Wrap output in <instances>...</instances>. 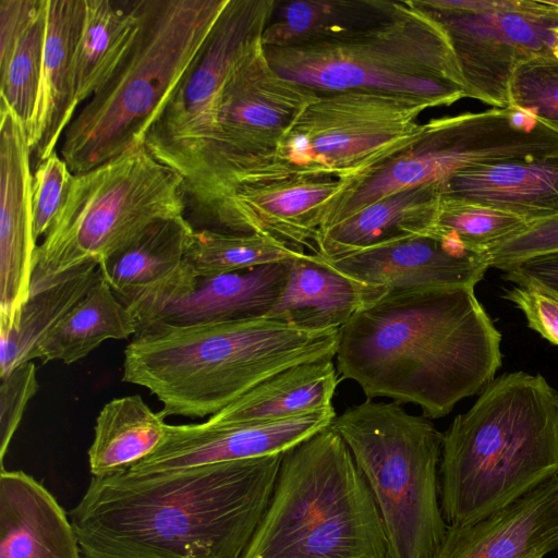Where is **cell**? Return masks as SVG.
<instances>
[{
	"label": "cell",
	"instance_id": "d6986e66",
	"mask_svg": "<svg viewBox=\"0 0 558 558\" xmlns=\"http://www.w3.org/2000/svg\"><path fill=\"white\" fill-rule=\"evenodd\" d=\"M0 108V331L7 332L16 328L29 299L38 245L27 130L7 105Z\"/></svg>",
	"mask_w": 558,
	"mask_h": 558
},
{
	"label": "cell",
	"instance_id": "60d3db41",
	"mask_svg": "<svg viewBox=\"0 0 558 558\" xmlns=\"http://www.w3.org/2000/svg\"><path fill=\"white\" fill-rule=\"evenodd\" d=\"M43 0H0V65L9 60Z\"/></svg>",
	"mask_w": 558,
	"mask_h": 558
},
{
	"label": "cell",
	"instance_id": "9a60e30c",
	"mask_svg": "<svg viewBox=\"0 0 558 558\" xmlns=\"http://www.w3.org/2000/svg\"><path fill=\"white\" fill-rule=\"evenodd\" d=\"M290 260L215 276H196L183 260L123 304L135 320V336L266 317L284 287Z\"/></svg>",
	"mask_w": 558,
	"mask_h": 558
},
{
	"label": "cell",
	"instance_id": "7c38bea8",
	"mask_svg": "<svg viewBox=\"0 0 558 558\" xmlns=\"http://www.w3.org/2000/svg\"><path fill=\"white\" fill-rule=\"evenodd\" d=\"M429 100L377 90L317 93L275 155L280 172L350 180L409 144Z\"/></svg>",
	"mask_w": 558,
	"mask_h": 558
},
{
	"label": "cell",
	"instance_id": "7a4b0ae2",
	"mask_svg": "<svg viewBox=\"0 0 558 558\" xmlns=\"http://www.w3.org/2000/svg\"><path fill=\"white\" fill-rule=\"evenodd\" d=\"M500 341L473 287L389 291L339 328L336 368L366 399L439 418L495 379Z\"/></svg>",
	"mask_w": 558,
	"mask_h": 558
},
{
	"label": "cell",
	"instance_id": "ee69618b",
	"mask_svg": "<svg viewBox=\"0 0 558 558\" xmlns=\"http://www.w3.org/2000/svg\"><path fill=\"white\" fill-rule=\"evenodd\" d=\"M548 3L555 5V7H558V0H546Z\"/></svg>",
	"mask_w": 558,
	"mask_h": 558
},
{
	"label": "cell",
	"instance_id": "4fadbf2b",
	"mask_svg": "<svg viewBox=\"0 0 558 558\" xmlns=\"http://www.w3.org/2000/svg\"><path fill=\"white\" fill-rule=\"evenodd\" d=\"M446 32L465 97L509 108L510 85L523 63L554 57L558 7L534 0H413Z\"/></svg>",
	"mask_w": 558,
	"mask_h": 558
},
{
	"label": "cell",
	"instance_id": "277c9868",
	"mask_svg": "<svg viewBox=\"0 0 558 558\" xmlns=\"http://www.w3.org/2000/svg\"><path fill=\"white\" fill-rule=\"evenodd\" d=\"M558 475V392L541 374H502L442 433L440 505L475 522Z\"/></svg>",
	"mask_w": 558,
	"mask_h": 558
},
{
	"label": "cell",
	"instance_id": "ba28073f",
	"mask_svg": "<svg viewBox=\"0 0 558 558\" xmlns=\"http://www.w3.org/2000/svg\"><path fill=\"white\" fill-rule=\"evenodd\" d=\"M331 427L350 449L378 508L388 558H433L448 524L440 505L442 433L396 402H364Z\"/></svg>",
	"mask_w": 558,
	"mask_h": 558
},
{
	"label": "cell",
	"instance_id": "5b68a950",
	"mask_svg": "<svg viewBox=\"0 0 558 558\" xmlns=\"http://www.w3.org/2000/svg\"><path fill=\"white\" fill-rule=\"evenodd\" d=\"M228 0H138V29L118 68L73 118L61 156L73 174L145 145Z\"/></svg>",
	"mask_w": 558,
	"mask_h": 558
},
{
	"label": "cell",
	"instance_id": "f35d334b",
	"mask_svg": "<svg viewBox=\"0 0 558 558\" xmlns=\"http://www.w3.org/2000/svg\"><path fill=\"white\" fill-rule=\"evenodd\" d=\"M0 460L3 459L15 434L28 401L36 395L39 385L35 364L29 361L16 366L0 377Z\"/></svg>",
	"mask_w": 558,
	"mask_h": 558
},
{
	"label": "cell",
	"instance_id": "cb8c5ba5",
	"mask_svg": "<svg viewBox=\"0 0 558 558\" xmlns=\"http://www.w3.org/2000/svg\"><path fill=\"white\" fill-rule=\"evenodd\" d=\"M386 293L305 253L289 262L284 287L266 317L305 330L339 329Z\"/></svg>",
	"mask_w": 558,
	"mask_h": 558
},
{
	"label": "cell",
	"instance_id": "44dd1931",
	"mask_svg": "<svg viewBox=\"0 0 558 558\" xmlns=\"http://www.w3.org/2000/svg\"><path fill=\"white\" fill-rule=\"evenodd\" d=\"M46 33L28 142L35 166L47 159L73 120V68L85 0H45Z\"/></svg>",
	"mask_w": 558,
	"mask_h": 558
},
{
	"label": "cell",
	"instance_id": "e0dca14e",
	"mask_svg": "<svg viewBox=\"0 0 558 558\" xmlns=\"http://www.w3.org/2000/svg\"><path fill=\"white\" fill-rule=\"evenodd\" d=\"M336 416L331 404L269 422L167 424L160 445L124 472L143 476L282 453L330 426Z\"/></svg>",
	"mask_w": 558,
	"mask_h": 558
},
{
	"label": "cell",
	"instance_id": "74e56055",
	"mask_svg": "<svg viewBox=\"0 0 558 558\" xmlns=\"http://www.w3.org/2000/svg\"><path fill=\"white\" fill-rule=\"evenodd\" d=\"M558 252V215L531 221L488 251L490 267L504 270L525 259Z\"/></svg>",
	"mask_w": 558,
	"mask_h": 558
},
{
	"label": "cell",
	"instance_id": "30bf717a",
	"mask_svg": "<svg viewBox=\"0 0 558 558\" xmlns=\"http://www.w3.org/2000/svg\"><path fill=\"white\" fill-rule=\"evenodd\" d=\"M551 155H558V132L526 110L493 108L432 119L404 147L343 181L325 207L319 232L389 194L444 185L466 168Z\"/></svg>",
	"mask_w": 558,
	"mask_h": 558
},
{
	"label": "cell",
	"instance_id": "e575fe53",
	"mask_svg": "<svg viewBox=\"0 0 558 558\" xmlns=\"http://www.w3.org/2000/svg\"><path fill=\"white\" fill-rule=\"evenodd\" d=\"M527 223L508 211L441 195L435 231L452 235L472 251L488 253Z\"/></svg>",
	"mask_w": 558,
	"mask_h": 558
},
{
	"label": "cell",
	"instance_id": "b9f144b4",
	"mask_svg": "<svg viewBox=\"0 0 558 558\" xmlns=\"http://www.w3.org/2000/svg\"><path fill=\"white\" fill-rule=\"evenodd\" d=\"M502 271V278L514 284L533 280L558 293V252L525 259Z\"/></svg>",
	"mask_w": 558,
	"mask_h": 558
},
{
	"label": "cell",
	"instance_id": "6da1fadb",
	"mask_svg": "<svg viewBox=\"0 0 558 558\" xmlns=\"http://www.w3.org/2000/svg\"><path fill=\"white\" fill-rule=\"evenodd\" d=\"M282 453L180 471L93 477L70 511L84 558H241Z\"/></svg>",
	"mask_w": 558,
	"mask_h": 558
},
{
	"label": "cell",
	"instance_id": "ac0fdd59",
	"mask_svg": "<svg viewBox=\"0 0 558 558\" xmlns=\"http://www.w3.org/2000/svg\"><path fill=\"white\" fill-rule=\"evenodd\" d=\"M316 255L331 269L387 292L474 288L490 268L488 253L472 251L452 235L435 230L335 257Z\"/></svg>",
	"mask_w": 558,
	"mask_h": 558
},
{
	"label": "cell",
	"instance_id": "4316f807",
	"mask_svg": "<svg viewBox=\"0 0 558 558\" xmlns=\"http://www.w3.org/2000/svg\"><path fill=\"white\" fill-rule=\"evenodd\" d=\"M138 0H85L73 68V108L88 101L128 53L138 29Z\"/></svg>",
	"mask_w": 558,
	"mask_h": 558
},
{
	"label": "cell",
	"instance_id": "8fae6325",
	"mask_svg": "<svg viewBox=\"0 0 558 558\" xmlns=\"http://www.w3.org/2000/svg\"><path fill=\"white\" fill-rule=\"evenodd\" d=\"M317 92L279 75L263 41L232 66L223 85L214 137L194 182L185 190L192 216L243 180L271 172L281 142Z\"/></svg>",
	"mask_w": 558,
	"mask_h": 558
},
{
	"label": "cell",
	"instance_id": "3957f363",
	"mask_svg": "<svg viewBox=\"0 0 558 558\" xmlns=\"http://www.w3.org/2000/svg\"><path fill=\"white\" fill-rule=\"evenodd\" d=\"M339 329L305 330L267 317L134 336L125 383L149 390L166 416L214 415L291 366L336 357Z\"/></svg>",
	"mask_w": 558,
	"mask_h": 558
},
{
	"label": "cell",
	"instance_id": "d590c367",
	"mask_svg": "<svg viewBox=\"0 0 558 558\" xmlns=\"http://www.w3.org/2000/svg\"><path fill=\"white\" fill-rule=\"evenodd\" d=\"M510 101L558 132V60L538 58L521 64L511 81Z\"/></svg>",
	"mask_w": 558,
	"mask_h": 558
},
{
	"label": "cell",
	"instance_id": "836d02e7",
	"mask_svg": "<svg viewBox=\"0 0 558 558\" xmlns=\"http://www.w3.org/2000/svg\"><path fill=\"white\" fill-rule=\"evenodd\" d=\"M46 33L45 0L16 41L3 65H0V102L7 105L31 129L40 83Z\"/></svg>",
	"mask_w": 558,
	"mask_h": 558
},
{
	"label": "cell",
	"instance_id": "f1b7e54d",
	"mask_svg": "<svg viewBox=\"0 0 558 558\" xmlns=\"http://www.w3.org/2000/svg\"><path fill=\"white\" fill-rule=\"evenodd\" d=\"M166 415L138 395L112 399L100 410L88 449L93 477L125 471L149 456L166 435Z\"/></svg>",
	"mask_w": 558,
	"mask_h": 558
},
{
	"label": "cell",
	"instance_id": "52a82bcc",
	"mask_svg": "<svg viewBox=\"0 0 558 558\" xmlns=\"http://www.w3.org/2000/svg\"><path fill=\"white\" fill-rule=\"evenodd\" d=\"M264 51L279 75L317 93L377 90L436 107L465 97L446 32L413 0L397 1L387 15L357 29Z\"/></svg>",
	"mask_w": 558,
	"mask_h": 558
},
{
	"label": "cell",
	"instance_id": "603a6c76",
	"mask_svg": "<svg viewBox=\"0 0 558 558\" xmlns=\"http://www.w3.org/2000/svg\"><path fill=\"white\" fill-rule=\"evenodd\" d=\"M441 195L508 211L529 222L558 215V155L466 168L444 184Z\"/></svg>",
	"mask_w": 558,
	"mask_h": 558
},
{
	"label": "cell",
	"instance_id": "4dcf8cb0",
	"mask_svg": "<svg viewBox=\"0 0 558 558\" xmlns=\"http://www.w3.org/2000/svg\"><path fill=\"white\" fill-rule=\"evenodd\" d=\"M193 231L186 217L157 221L100 264L117 298L124 303L172 272L183 262Z\"/></svg>",
	"mask_w": 558,
	"mask_h": 558
},
{
	"label": "cell",
	"instance_id": "8992f818",
	"mask_svg": "<svg viewBox=\"0 0 558 558\" xmlns=\"http://www.w3.org/2000/svg\"><path fill=\"white\" fill-rule=\"evenodd\" d=\"M241 558H388L376 502L331 425L283 452Z\"/></svg>",
	"mask_w": 558,
	"mask_h": 558
},
{
	"label": "cell",
	"instance_id": "f546056e",
	"mask_svg": "<svg viewBox=\"0 0 558 558\" xmlns=\"http://www.w3.org/2000/svg\"><path fill=\"white\" fill-rule=\"evenodd\" d=\"M393 0L277 1L263 33L264 47H289L348 33L387 15Z\"/></svg>",
	"mask_w": 558,
	"mask_h": 558
},
{
	"label": "cell",
	"instance_id": "83f0119b",
	"mask_svg": "<svg viewBox=\"0 0 558 558\" xmlns=\"http://www.w3.org/2000/svg\"><path fill=\"white\" fill-rule=\"evenodd\" d=\"M101 270V269H100ZM136 335L135 320L102 276L50 330L33 354L43 363L72 364L107 339H126Z\"/></svg>",
	"mask_w": 558,
	"mask_h": 558
},
{
	"label": "cell",
	"instance_id": "9c48e42d",
	"mask_svg": "<svg viewBox=\"0 0 558 558\" xmlns=\"http://www.w3.org/2000/svg\"><path fill=\"white\" fill-rule=\"evenodd\" d=\"M183 183L145 145L74 174L63 208L37 247L31 294L83 265L99 266L153 223L185 217Z\"/></svg>",
	"mask_w": 558,
	"mask_h": 558
},
{
	"label": "cell",
	"instance_id": "1f68e13d",
	"mask_svg": "<svg viewBox=\"0 0 558 558\" xmlns=\"http://www.w3.org/2000/svg\"><path fill=\"white\" fill-rule=\"evenodd\" d=\"M100 275L97 264H86L65 275L54 286L29 295L16 328L0 332V377L33 361V354L45 337Z\"/></svg>",
	"mask_w": 558,
	"mask_h": 558
},
{
	"label": "cell",
	"instance_id": "ffe728a7",
	"mask_svg": "<svg viewBox=\"0 0 558 558\" xmlns=\"http://www.w3.org/2000/svg\"><path fill=\"white\" fill-rule=\"evenodd\" d=\"M558 549V475L488 515L448 526L433 558H543Z\"/></svg>",
	"mask_w": 558,
	"mask_h": 558
},
{
	"label": "cell",
	"instance_id": "5bb4252c",
	"mask_svg": "<svg viewBox=\"0 0 558 558\" xmlns=\"http://www.w3.org/2000/svg\"><path fill=\"white\" fill-rule=\"evenodd\" d=\"M276 0H228L210 34L145 137L156 160L194 182L214 137L223 85L236 61L255 44Z\"/></svg>",
	"mask_w": 558,
	"mask_h": 558
},
{
	"label": "cell",
	"instance_id": "d4e9b609",
	"mask_svg": "<svg viewBox=\"0 0 558 558\" xmlns=\"http://www.w3.org/2000/svg\"><path fill=\"white\" fill-rule=\"evenodd\" d=\"M444 185L427 184L389 194L320 231L315 254L335 257L396 239L432 233Z\"/></svg>",
	"mask_w": 558,
	"mask_h": 558
},
{
	"label": "cell",
	"instance_id": "7402d4cb",
	"mask_svg": "<svg viewBox=\"0 0 558 558\" xmlns=\"http://www.w3.org/2000/svg\"><path fill=\"white\" fill-rule=\"evenodd\" d=\"M0 558H84L72 522L23 471L0 472Z\"/></svg>",
	"mask_w": 558,
	"mask_h": 558
},
{
	"label": "cell",
	"instance_id": "484cf974",
	"mask_svg": "<svg viewBox=\"0 0 558 558\" xmlns=\"http://www.w3.org/2000/svg\"><path fill=\"white\" fill-rule=\"evenodd\" d=\"M338 383L332 360L298 364L259 383L207 422L258 423L301 415L331 405Z\"/></svg>",
	"mask_w": 558,
	"mask_h": 558
},
{
	"label": "cell",
	"instance_id": "8d00e7d4",
	"mask_svg": "<svg viewBox=\"0 0 558 558\" xmlns=\"http://www.w3.org/2000/svg\"><path fill=\"white\" fill-rule=\"evenodd\" d=\"M74 174L68 163L53 151L32 173L33 232L37 241L47 235L63 208Z\"/></svg>",
	"mask_w": 558,
	"mask_h": 558
},
{
	"label": "cell",
	"instance_id": "7bdbcfd3",
	"mask_svg": "<svg viewBox=\"0 0 558 558\" xmlns=\"http://www.w3.org/2000/svg\"><path fill=\"white\" fill-rule=\"evenodd\" d=\"M553 54H554V58L556 60H558V33H557V37H556V40H555V44L553 47Z\"/></svg>",
	"mask_w": 558,
	"mask_h": 558
},
{
	"label": "cell",
	"instance_id": "d6a6232c",
	"mask_svg": "<svg viewBox=\"0 0 558 558\" xmlns=\"http://www.w3.org/2000/svg\"><path fill=\"white\" fill-rule=\"evenodd\" d=\"M304 254L303 250L259 233L194 229L183 260L196 276H215L286 262Z\"/></svg>",
	"mask_w": 558,
	"mask_h": 558
},
{
	"label": "cell",
	"instance_id": "ab89813d",
	"mask_svg": "<svg viewBox=\"0 0 558 558\" xmlns=\"http://www.w3.org/2000/svg\"><path fill=\"white\" fill-rule=\"evenodd\" d=\"M502 296L524 314L531 329L558 345V293L536 281L525 280L505 290Z\"/></svg>",
	"mask_w": 558,
	"mask_h": 558
},
{
	"label": "cell",
	"instance_id": "2e32d148",
	"mask_svg": "<svg viewBox=\"0 0 558 558\" xmlns=\"http://www.w3.org/2000/svg\"><path fill=\"white\" fill-rule=\"evenodd\" d=\"M342 186L343 181L328 175L288 172L253 175L187 218L194 229L259 233L315 253L325 207Z\"/></svg>",
	"mask_w": 558,
	"mask_h": 558
}]
</instances>
